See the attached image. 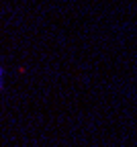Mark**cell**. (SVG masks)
Masks as SVG:
<instances>
[{
  "instance_id": "cell-1",
  "label": "cell",
  "mask_w": 137,
  "mask_h": 147,
  "mask_svg": "<svg viewBox=\"0 0 137 147\" xmlns=\"http://www.w3.org/2000/svg\"><path fill=\"white\" fill-rule=\"evenodd\" d=\"M4 80H6V71H4V67L0 65V90L4 88Z\"/></svg>"
}]
</instances>
